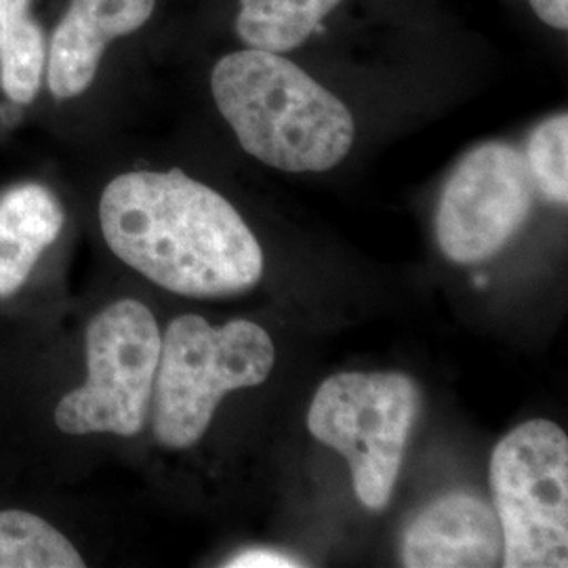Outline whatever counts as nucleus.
Segmentation results:
<instances>
[{"instance_id":"f03ea898","label":"nucleus","mask_w":568,"mask_h":568,"mask_svg":"<svg viewBox=\"0 0 568 568\" xmlns=\"http://www.w3.org/2000/svg\"><path fill=\"white\" fill-rule=\"evenodd\" d=\"M211 91L244 152L274 169L328 171L354 143L347 105L283 53L248 47L225 55Z\"/></svg>"},{"instance_id":"f8f14e48","label":"nucleus","mask_w":568,"mask_h":568,"mask_svg":"<svg viewBox=\"0 0 568 568\" xmlns=\"http://www.w3.org/2000/svg\"><path fill=\"white\" fill-rule=\"evenodd\" d=\"M32 0H0V84L13 103L34 102L47 65L44 32L30 16Z\"/></svg>"},{"instance_id":"9d476101","label":"nucleus","mask_w":568,"mask_h":568,"mask_svg":"<svg viewBox=\"0 0 568 568\" xmlns=\"http://www.w3.org/2000/svg\"><path fill=\"white\" fill-rule=\"evenodd\" d=\"M65 222L58 196L41 183L0 194V297L18 293Z\"/></svg>"},{"instance_id":"7ed1b4c3","label":"nucleus","mask_w":568,"mask_h":568,"mask_svg":"<svg viewBox=\"0 0 568 568\" xmlns=\"http://www.w3.org/2000/svg\"><path fill=\"white\" fill-rule=\"evenodd\" d=\"M276 361L270 335L251 321L213 326L185 314L166 326L154 379V436L166 448L194 447L225 394L262 386Z\"/></svg>"},{"instance_id":"0eeeda50","label":"nucleus","mask_w":568,"mask_h":568,"mask_svg":"<svg viewBox=\"0 0 568 568\" xmlns=\"http://www.w3.org/2000/svg\"><path fill=\"white\" fill-rule=\"evenodd\" d=\"M535 192L523 152L504 142L478 145L453 171L438 203L443 253L455 264L493 257L527 222Z\"/></svg>"},{"instance_id":"ddd939ff","label":"nucleus","mask_w":568,"mask_h":568,"mask_svg":"<svg viewBox=\"0 0 568 568\" xmlns=\"http://www.w3.org/2000/svg\"><path fill=\"white\" fill-rule=\"evenodd\" d=\"M77 548L41 516L0 511V568H82Z\"/></svg>"},{"instance_id":"6e6552de","label":"nucleus","mask_w":568,"mask_h":568,"mask_svg":"<svg viewBox=\"0 0 568 568\" xmlns=\"http://www.w3.org/2000/svg\"><path fill=\"white\" fill-rule=\"evenodd\" d=\"M156 0H72L47 49V84L58 100L84 93L110 42L140 30Z\"/></svg>"},{"instance_id":"4468645a","label":"nucleus","mask_w":568,"mask_h":568,"mask_svg":"<svg viewBox=\"0 0 568 568\" xmlns=\"http://www.w3.org/2000/svg\"><path fill=\"white\" fill-rule=\"evenodd\" d=\"M528 173L535 190L554 204L568 201V116L541 122L527 145Z\"/></svg>"},{"instance_id":"f257e3e1","label":"nucleus","mask_w":568,"mask_h":568,"mask_svg":"<svg viewBox=\"0 0 568 568\" xmlns=\"http://www.w3.org/2000/svg\"><path fill=\"white\" fill-rule=\"evenodd\" d=\"M100 224L121 262L178 295H239L264 272L262 246L239 211L180 169L112 180L100 201Z\"/></svg>"},{"instance_id":"9b49d317","label":"nucleus","mask_w":568,"mask_h":568,"mask_svg":"<svg viewBox=\"0 0 568 568\" xmlns=\"http://www.w3.org/2000/svg\"><path fill=\"white\" fill-rule=\"evenodd\" d=\"M342 0H241L236 32L251 49L286 53L302 47Z\"/></svg>"},{"instance_id":"dca6fc26","label":"nucleus","mask_w":568,"mask_h":568,"mask_svg":"<svg viewBox=\"0 0 568 568\" xmlns=\"http://www.w3.org/2000/svg\"><path fill=\"white\" fill-rule=\"evenodd\" d=\"M537 18L556 30L568 28V0H528Z\"/></svg>"},{"instance_id":"20e7f679","label":"nucleus","mask_w":568,"mask_h":568,"mask_svg":"<svg viewBox=\"0 0 568 568\" xmlns=\"http://www.w3.org/2000/svg\"><path fill=\"white\" fill-rule=\"evenodd\" d=\"M417 408L419 392L405 373H337L318 387L307 427L347 459L365 508L389 504Z\"/></svg>"},{"instance_id":"423d86ee","label":"nucleus","mask_w":568,"mask_h":568,"mask_svg":"<svg viewBox=\"0 0 568 568\" xmlns=\"http://www.w3.org/2000/svg\"><path fill=\"white\" fill-rule=\"evenodd\" d=\"M87 382L55 408L63 434L135 436L143 429L161 361L163 335L135 300L102 310L87 326Z\"/></svg>"},{"instance_id":"39448f33","label":"nucleus","mask_w":568,"mask_h":568,"mask_svg":"<svg viewBox=\"0 0 568 568\" xmlns=\"http://www.w3.org/2000/svg\"><path fill=\"white\" fill-rule=\"evenodd\" d=\"M504 567H568V438L546 419L511 429L490 457Z\"/></svg>"},{"instance_id":"1a4fd4ad","label":"nucleus","mask_w":568,"mask_h":568,"mask_svg":"<svg viewBox=\"0 0 568 568\" xmlns=\"http://www.w3.org/2000/svg\"><path fill=\"white\" fill-rule=\"evenodd\" d=\"M504 560V530L483 499L450 493L424 509L403 539L408 568H488Z\"/></svg>"},{"instance_id":"2eb2a0df","label":"nucleus","mask_w":568,"mask_h":568,"mask_svg":"<svg viewBox=\"0 0 568 568\" xmlns=\"http://www.w3.org/2000/svg\"><path fill=\"white\" fill-rule=\"evenodd\" d=\"M227 568H297L304 567L302 562L283 556L278 551L270 549H248L244 554L234 556L230 562H225Z\"/></svg>"},{"instance_id":"f3484780","label":"nucleus","mask_w":568,"mask_h":568,"mask_svg":"<svg viewBox=\"0 0 568 568\" xmlns=\"http://www.w3.org/2000/svg\"><path fill=\"white\" fill-rule=\"evenodd\" d=\"M474 283H476V284H487V278H485V276H478V278H474Z\"/></svg>"}]
</instances>
